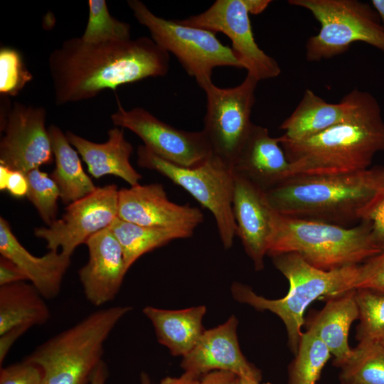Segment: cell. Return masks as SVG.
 <instances>
[{
    "label": "cell",
    "mask_w": 384,
    "mask_h": 384,
    "mask_svg": "<svg viewBox=\"0 0 384 384\" xmlns=\"http://www.w3.org/2000/svg\"><path fill=\"white\" fill-rule=\"evenodd\" d=\"M48 65L55 103L63 105L163 77L169 72V53L147 36L98 43L73 37L50 53Z\"/></svg>",
    "instance_id": "6da1fadb"
},
{
    "label": "cell",
    "mask_w": 384,
    "mask_h": 384,
    "mask_svg": "<svg viewBox=\"0 0 384 384\" xmlns=\"http://www.w3.org/2000/svg\"><path fill=\"white\" fill-rule=\"evenodd\" d=\"M352 91L353 105L343 122L302 140L278 137L290 164V178L363 170L384 151V119L378 100L370 92Z\"/></svg>",
    "instance_id": "7a4b0ae2"
},
{
    "label": "cell",
    "mask_w": 384,
    "mask_h": 384,
    "mask_svg": "<svg viewBox=\"0 0 384 384\" xmlns=\"http://www.w3.org/2000/svg\"><path fill=\"white\" fill-rule=\"evenodd\" d=\"M384 188V166L340 174L291 177L265 191L278 213L341 226L361 219Z\"/></svg>",
    "instance_id": "3957f363"
},
{
    "label": "cell",
    "mask_w": 384,
    "mask_h": 384,
    "mask_svg": "<svg viewBox=\"0 0 384 384\" xmlns=\"http://www.w3.org/2000/svg\"><path fill=\"white\" fill-rule=\"evenodd\" d=\"M271 258L274 267L289 282L285 296L277 299H267L240 282L232 284L231 293L240 303L277 315L285 326L289 348L295 355L303 334L302 327L306 308L316 300L328 299L354 289L359 265L326 271L312 266L294 252L278 254Z\"/></svg>",
    "instance_id": "277c9868"
},
{
    "label": "cell",
    "mask_w": 384,
    "mask_h": 384,
    "mask_svg": "<svg viewBox=\"0 0 384 384\" xmlns=\"http://www.w3.org/2000/svg\"><path fill=\"white\" fill-rule=\"evenodd\" d=\"M382 251L367 221L346 228L277 213L267 255L294 252L312 266L329 271L359 265Z\"/></svg>",
    "instance_id": "5b68a950"
},
{
    "label": "cell",
    "mask_w": 384,
    "mask_h": 384,
    "mask_svg": "<svg viewBox=\"0 0 384 384\" xmlns=\"http://www.w3.org/2000/svg\"><path fill=\"white\" fill-rule=\"evenodd\" d=\"M132 309L114 306L93 311L42 343L25 359L42 369L43 384H90L102 361L106 341Z\"/></svg>",
    "instance_id": "8992f818"
},
{
    "label": "cell",
    "mask_w": 384,
    "mask_h": 384,
    "mask_svg": "<svg viewBox=\"0 0 384 384\" xmlns=\"http://www.w3.org/2000/svg\"><path fill=\"white\" fill-rule=\"evenodd\" d=\"M127 4L137 21L149 30L152 40L175 55L202 90L212 83L214 68H243L232 48L223 44L215 33L182 24L176 19L161 18L139 0H129Z\"/></svg>",
    "instance_id": "52a82bcc"
},
{
    "label": "cell",
    "mask_w": 384,
    "mask_h": 384,
    "mask_svg": "<svg viewBox=\"0 0 384 384\" xmlns=\"http://www.w3.org/2000/svg\"><path fill=\"white\" fill-rule=\"evenodd\" d=\"M309 10L319 22L317 35L306 43L308 61H320L345 53L356 42L384 53V30L371 4L358 0H289Z\"/></svg>",
    "instance_id": "ba28073f"
},
{
    "label": "cell",
    "mask_w": 384,
    "mask_h": 384,
    "mask_svg": "<svg viewBox=\"0 0 384 384\" xmlns=\"http://www.w3.org/2000/svg\"><path fill=\"white\" fill-rule=\"evenodd\" d=\"M137 164L166 176L209 210L224 248L232 247L237 226L233 211L235 174L231 167L212 154L198 166H179L159 158L144 145L138 146Z\"/></svg>",
    "instance_id": "9c48e42d"
},
{
    "label": "cell",
    "mask_w": 384,
    "mask_h": 384,
    "mask_svg": "<svg viewBox=\"0 0 384 384\" xmlns=\"http://www.w3.org/2000/svg\"><path fill=\"white\" fill-rule=\"evenodd\" d=\"M257 82L247 74L235 87L222 88L212 82L203 89L207 103L201 131L212 155L231 169L253 124L250 116Z\"/></svg>",
    "instance_id": "30bf717a"
},
{
    "label": "cell",
    "mask_w": 384,
    "mask_h": 384,
    "mask_svg": "<svg viewBox=\"0 0 384 384\" xmlns=\"http://www.w3.org/2000/svg\"><path fill=\"white\" fill-rule=\"evenodd\" d=\"M1 107L0 165L26 174L50 164L53 154L45 108L18 102Z\"/></svg>",
    "instance_id": "8fae6325"
},
{
    "label": "cell",
    "mask_w": 384,
    "mask_h": 384,
    "mask_svg": "<svg viewBox=\"0 0 384 384\" xmlns=\"http://www.w3.org/2000/svg\"><path fill=\"white\" fill-rule=\"evenodd\" d=\"M249 15L245 0H217L203 12L177 21L227 36L243 68L258 82L277 78L281 73L280 67L257 46Z\"/></svg>",
    "instance_id": "7c38bea8"
},
{
    "label": "cell",
    "mask_w": 384,
    "mask_h": 384,
    "mask_svg": "<svg viewBox=\"0 0 384 384\" xmlns=\"http://www.w3.org/2000/svg\"><path fill=\"white\" fill-rule=\"evenodd\" d=\"M111 120L116 127L128 129L137 134L153 154L175 165L194 167L212 154L202 131L176 128L142 107L127 110L119 103Z\"/></svg>",
    "instance_id": "4fadbf2b"
},
{
    "label": "cell",
    "mask_w": 384,
    "mask_h": 384,
    "mask_svg": "<svg viewBox=\"0 0 384 384\" xmlns=\"http://www.w3.org/2000/svg\"><path fill=\"white\" fill-rule=\"evenodd\" d=\"M119 190L115 184L97 187L90 194L68 205L65 212L48 228H38L35 235L49 250L72 256L78 246L110 227L117 218Z\"/></svg>",
    "instance_id": "5bb4252c"
},
{
    "label": "cell",
    "mask_w": 384,
    "mask_h": 384,
    "mask_svg": "<svg viewBox=\"0 0 384 384\" xmlns=\"http://www.w3.org/2000/svg\"><path fill=\"white\" fill-rule=\"evenodd\" d=\"M117 217L142 226L179 230L191 237L204 220L198 208L171 201L158 183L119 189Z\"/></svg>",
    "instance_id": "9a60e30c"
},
{
    "label": "cell",
    "mask_w": 384,
    "mask_h": 384,
    "mask_svg": "<svg viewBox=\"0 0 384 384\" xmlns=\"http://www.w3.org/2000/svg\"><path fill=\"white\" fill-rule=\"evenodd\" d=\"M238 325V319L232 315L223 324L205 330L193 349L182 357L183 371L201 378L213 371H228L240 378L262 381L260 370L240 349Z\"/></svg>",
    "instance_id": "2e32d148"
},
{
    "label": "cell",
    "mask_w": 384,
    "mask_h": 384,
    "mask_svg": "<svg viewBox=\"0 0 384 384\" xmlns=\"http://www.w3.org/2000/svg\"><path fill=\"white\" fill-rule=\"evenodd\" d=\"M233 211L241 240L255 270L264 268V259L273 234L277 212L271 207L265 191L248 180L235 175Z\"/></svg>",
    "instance_id": "e0dca14e"
},
{
    "label": "cell",
    "mask_w": 384,
    "mask_h": 384,
    "mask_svg": "<svg viewBox=\"0 0 384 384\" xmlns=\"http://www.w3.org/2000/svg\"><path fill=\"white\" fill-rule=\"evenodd\" d=\"M88 260L78 271L87 300L102 306L117 295L127 272L122 247L109 227L90 237L85 243Z\"/></svg>",
    "instance_id": "ac0fdd59"
},
{
    "label": "cell",
    "mask_w": 384,
    "mask_h": 384,
    "mask_svg": "<svg viewBox=\"0 0 384 384\" xmlns=\"http://www.w3.org/2000/svg\"><path fill=\"white\" fill-rule=\"evenodd\" d=\"M241 176L264 191L290 178V164L279 138L268 129L253 124L232 167Z\"/></svg>",
    "instance_id": "d6986e66"
},
{
    "label": "cell",
    "mask_w": 384,
    "mask_h": 384,
    "mask_svg": "<svg viewBox=\"0 0 384 384\" xmlns=\"http://www.w3.org/2000/svg\"><path fill=\"white\" fill-rule=\"evenodd\" d=\"M0 253L11 260L45 299L55 298L61 290L71 256L49 250L43 256L31 254L12 233L9 222L0 218Z\"/></svg>",
    "instance_id": "ffe728a7"
},
{
    "label": "cell",
    "mask_w": 384,
    "mask_h": 384,
    "mask_svg": "<svg viewBox=\"0 0 384 384\" xmlns=\"http://www.w3.org/2000/svg\"><path fill=\"white\" fill-rule=\"evenodd\" d=\"M358 319L356 289H352L326 299L324 308L312 311L304 325L327 346L334 357L333 365L339 368L352 353L348 334L351 324Z\"/></svg>",
    "instance_id": "44dd1931"
},
{
    "label": "cell",
    "mask_w": 384,
    "mask_h": 384,
    "mask_svg": "<svg viewBox=\"0 0 384 384\" xmlns=\"http://www.w3.org/2000/svg\"><path fill=\"white\" fill-rule=\"evenodd\" d=\"M108 139L96 143L70 131L65 133L70 144L87 166L92 176L98 178L113 175L122 178L130 186L139 184L142 175L132 166V145L125 139L124 130L115 127L108 130Z\"/></svg>",
    "instance_id": "7402d4cb"
},
{
    "label": "cell",
    "mask_w": 384,
    "mask_h": 384,
    "mask_svg": "<svg viewBox=\"0 0 384 384\" xmlns=\"http://www.w3.org/2000/svg\"><path fill=\"white\" fill-rule=\"evenodd\" d=\"M353 105V92L346 95L338 103H329L306 89L299 103L280 125L284 137L302 140L314 136L346 119Z\"/></svg>",
    "instance_id": "603a6c76"
},
{
    "label": "cell",
    "mask_w": 384,
    "mask_h": 384,
    "mask_svg": "<svg viewBox=\"0 0 384 384\" xmlns=\"http://www.w3.org/2000/svg\"><path fill=\"white\" fill-rule=\"evenodd\" d=\"M142 312L151 322L158 342L175 356L188 354L206 330L203 326L205 306L178 310L146 306Z\"/></svg>",
    "instance_id": "cb8c5ba5"
},
{
    "label": "cell",
    "mask_w": 384,
    "mask_h": 384,
    "mask_svg": "<svg viewBox=\"0 0 384 384\" xmlns=\"http://www.w3.org/2000/svg\"><path fill=\"white\" fill-rule=\"evenodd\" d=\"M48 132L55 164L50 176L59 188L63 203L69 205L90 194L97 187L85 172L78 151L61 129L50 124Z\"/></svg>",
    "instance_id": "d4e9b609"
},
{
    "label": "cell",
    "mask_w": 384,
    "mask_h": 384,
    "mask_svg": "<svg viewBox=\"0 0 384 384\" xmlns=\"http://www.w3.org/2000/svg\"><path fill=\"white\" fill-rule=\"evenodd\" d=\"M50 318L45 299L32 284L0 287V335L16 326L43 325Z\"/></svg>",
    "instance_id": "484cf974"
},
{
    "label": "cell",
    "mask_w": 384,
    "mask_h": 384,
    "mask_svg": "<svg viewBox=\"0 0 384 384\" xmlns=\"http://www.w3.org/2000/svg\"><path fill=\"white\" fill-rule=\"evenodd\" d=\"M109 228L122 247L127 271L143 255L174 240L191 237L179 230L142 226L119 218Z\"/></svg>",
    "instance_id": "4316f807"
},
{
    "label": "cell",
    "mask_w": 384,
    "mask_h": 384,
    "mask_svg": "<svg viewBox=\"0 0 384 384\" xmlns=\"http://www.w3.org/2000/svg\"><path fill=\"white\" fill-rule=\"evenodd\" d=\"M338 368L340 383L384 384V346L359 342Z\"/></svg>",
    "instance_id": "83f0119b"
},
{
    "label": "cell",
    "mask_w": 384,
    "mask_h": 384,
    "mask_svg": "<svg viewBox=\"0 0 384 384\" xmlns=\"http://www.w3.org/2000/svg\"><path fill=\"white\" fill-rule=\"evenodd\" d=\"M331 354L314 333L303 332L294 358L287 368L288 384H319L321 372Z\"/></svg>",
    "instance_id": "f1b7e54d"
},
{
    "label": "cell",
    "mask_w": 384,
    "mask_h": 384,
    "mask_svg": "<svg viewBox=\"0 0 384 384\" xmlns=\"http://www.w3.org/2000/svg\"><path fill=\"white\" fill-rule=\"evenodd\" d=\"M356 300L359 320L356 340L384 346V292L356 289Z\"/></svg>",
    "instance_id": "f546056e"
},
{
    "label": "cell",
    "mask_w": 384,
    "mask_h": 384,
    "mask_svg": "<svg viewBox=\"0 0 384 384\" xmlns=\"http://www.w3.org/2000/svg\"><path fill=\"white\" fill-rule=\"evenodd\" d=\"M88 18L82 40L89 43L131 38L130 25L113 17L105 0H89Z\"/></svg>",
    "instance_id": "4dcf8cb0"
},
{
    "label": "cell",
    "mask_w": 384,
    "mask_h": 384,
    "mask_svg": "<svg viewBox=\"0 0 384 384\" xmlns=\"http://www.w3.org/2000/svg\"><path fill=\"white\" fill-rule=\"evenodd\" d=\"M28 181L27 198L36 208L43 221L48 226L57 220L59 188L47 173L39 169L26 174Z\"/></svg>",
    "instance_id": "1f68e13d"
},
{
    "label": "cell",
    "mask_w": 384,
    "mask_h": 384,
    "mask_svg": "<svg viewBox=\"0 0 384 384\" xmlns=\"http://www.w3.org/2000/svg\"><path fill=\"white\" fill-rule=\"evenodd\" d=\"M33 79L21 53L11 47L0 49V92L4 97L16 96Z\"/></svg>",
    "instance_id": "d6a6232c"
},
{
    "label": "cell",
    "mask_w": 384,
    "mask_h": 384,
    "mask_svg": "<svg viewBox=\"0 0 384 384\" xmlns=\"http://www.w3.org/2000/svg\"><path fill=\"white\" fill-rule=\"evenodd\" d=\"M0 384H43V373L38 365L24 359L1 368Z\"/></svg>",
    "instance_id": "836d02e7"
},
{
    "label": "cell",
    "mask_w": 384,
    "mask_h": 384,
    "mask_svg": "<svg viewBox=\"0 0 384 384\" xmlns=\"http://www.w3.org/2000/svg\"><path fill=\"white\" fill-rule=\"evenodd\" d=\"M353 288L384 292V250L359 265Z\"/></svg>",
    "instance_id": "e575fe53"
},
{
    "label": "cell",
    "mask_w": 384,
    "mask_h": 384,
    "mask_svg": "<svg viewBox=\"0 0 384 384\" xmlns=\"http://www.w3.org/2000/svg\"><path fill=\"white\" fill-rule=\"evenodd\" d=\"M361 221L368 222L373 234L384 250V188L382 189L366 206L361 215Z\"/></svg>",
    "instance_id": "d590c367"
},
{
    "label": "cell",
    "mask_w": 384,
    "mask_h": 384,
    "mask_svg": "<svg viewBox=\"0 0 384 384\" xmlns=\"http://www.w3.org/2000/svg\"><path fill=\"white\" fill-rule=\"evenodd\" d=\"M0 188L18 198L27 195L28 181L25 174L0 165Z\"/></svg>",
    "instance_id": "8d00e7d4"
},
{
    "label": "cell",
    "mask_w": 384,
    "mask_h": 384,
    "mask_svg": "<svg viewBox=\"0 0 384 384\" xmlns=\"http://www.w3.org/2000/svg\"><path fill=\"white\" fill-rule=\"evenodd\" d=\"M27 280L21 270L11 260L0 257V287Z\"/></svg>",
    "instance_id": "74e56055"
},
{
    "label": "cell",
    "mask_w": 384,
    "mask_h": 384,
    "mask_svg": "<svg viewBox=\"0 0 384 384\" xmlns=\"http://www.w3.org/2000/svg\"><path fill=\"white\" fill-rule=\"evenodd\" d=\"M30 328L16 326L0 335V365L4 362L13 344Z\"/></svg>",
    "instance_id": "f35d334b"
},
{
    "label": "cell",
    "mask_w": 384,
    "mask_h": 384,
    "mask_svg": "<svg viewBox=\"0 0 384 384\" xmlns=\"http://www.w3.org/2000/svg\"><path fill=\"white\" fill-rule=\"evenodd\" d=\"M240 377L233 373L213 371L201 377V384H239Z\"/></svg>",
    "instance_id": "ab89813d"
},
{
    "label": "cell",
    "mask_w": 384,
    "mask_h": 384,
    "mask_svg": "<svg viewBox=\"0 0 384 384\" xmlns=\"http://www.w3.org/2000/svg\"><path fill=\"white\" fill-rule=\"evenodd\" d=\"M157 384H201V378L183 372L178 377H165Z\"/></svg>",
    "instance_id": "60d3db41"
},
{
    "label": "cell",
    "mask_w": 384,
    "mask_h": 384,
    "mask_svg": "<svg viewBox=\"0 0 384 384\" xmlns=\"http://www.w3.org/2000/svg\"><path fill=\"white\" fill-rule=\"evenodd\" d=\"M108 377V369L102 361L96 368L90 384H105Z\"/></svg>",
    "instance_id": "b9f144b4"
},
{
    "label": "cell",
    "mask_w": 384,
    "mask_h": 384,
    "mask_svg": "<svg viewBox=\"0 0 384 384\" xmlns=\"http://www.w3.org/2000/svg\"><path fill=\"white\" fill-rule=\"evenodd\" d=\"M250 14H259L271 3L270 0H245Z\"/></svg>",
    "instance_id": "7bdbcfd3"
},
{
    "label": "cell",
    "mask_w": 384,
    "mask_h": 384,
    "mask_svg": "<svg viewBox=\"0 0 384 384\" xmlns=\"http://www.w3.org/2000/svg\"><path fill=\"white\" fill-rule=\"evenodd\" d=\"M371 5L377 12L384 30V0H372Z\"/></svg>",
    "instance_id": "ee69618b"
},
{
    "label": "cell",
    "mask_w": 384,
    "mask_h": 384,
    "mask_svg": "<svg viewBox=\"0 0 384 384\" xmlns=\"http://www.w3.org/2000/svg\"><path fill=\"white\" fill-rule=\"evenodd\" d=\"M239 384H271L270 383H262V381H256L254 380L248 379L246 378H240L239 380Z\"/></svg>",
    "instance_id": "f6af8a7d"
},
{
    "label": "cell",
    "mask_w": 384,
    "mask_h": 384,
    "mask_svg": "<svg viewBox=\"0 0 384 384\" xmlns=\"http://www.w3.org/2000/svg\"><path fill=\"white\" fill-rule=\"evenodd\" d=\"M139 384H153V383H152L149 375L145 372H142L140 374Z\"/></svg>",
    "instance_id": "bcb514c9"
},
{
    "label": "cell",
    "mask_w": 384,
    "mask_h": 384,
    "mask_svg": "<svg viewBox=\"0 0 384 384\" xmlns=\"http://www.w3.org/2000/svg\"><path fill=\"white\" fill-rule=\"evenodd\" d=\"M339 384H346V383H339Z\"/></svg>",
    "instance_id": "7dc6e473"
}]
</instances>
